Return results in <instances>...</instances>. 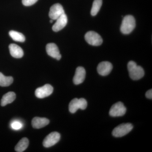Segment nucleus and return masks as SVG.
I'll return each mask as SVG.
<instances>
[{
  "label": "nucleus",
  "mask_w": 152,
  "mask_h": 152,
  "mask_svg": "<svg viewBox=\"0 0 152 152\" xmlns=\"http://www.w3.org/2000/svg\"><path fill=\"white\" fill-rule=\"evenodd\" d=\"M127 67L130 77L133 80H139L144 77L145 72L143 69L140 66L137 65L135 62L133 61L129 62Z\"/></svg>",
  "instance_id": "nucleus-1"
},
{
  "label": "nucleus",
  "mask_w": 152,
  "mask_h": 152,
  "mask_svg": "<svg viewBox=\"0 0 152 152\" xmlns=\"http://www.w3.org/2000/svg\"><path fill=\"white\" fill-rule=\"evenodd\" d=\"M136 21L134 17L132 15L126 16L124 18L121 26V31L123 34H128L135 28Z\"/></svg>",
  "instance_id": "nucleus-2"
},
{
  "label": "nucleus",
  "mask_w": 152,
  "mask_h": 152,
  "mask_svg": "<svg viewBox=\"0 0 152 152\" xmlns=\"http://www.w3.org/2000/svg\"><path fill=\"white\" fill-rule=\"evenodd\" d=\"M133 128V126L131 123L121 124L114 129L112 134L115 137H121L127 134Z\"/></svg>",
  "instance_id": "nucleus-3"
},
{
  "label": "nucleus",
  "mask_w": 152,
  "mask_h": 152,
  "mask_svg": "<svg viewBox=\"0 0 152 152\" xmlns=\"http://www.w3.org/2000/svg\"><path fill=\"white\" fill-rule=\"evenodd\" d=\"M85 39L91 45L98 46L100 45L103 42V40L98 33L93 31L87 32L85 36Z\"/></svg>",
  "instance_id": "nucleus-4"
},
{
  "label": "nucleus",
  "mask_w": 152,
  "mask_h": 152,
  "mask_svg": "<svg viewBox=\"0 0 152 152\" xmlns=\"http://www.w3.org/2000/svg\"><path fill=\"white\" fill-rule=\"evenodd\" d=\"M126 112V108L121 102H118L112 106L109 114L112 117H121L124 116Z\"/></svg>",
  "instance_id": "nucleus-5"
},
{
  "label": "nucleus",
  "mask_w": 152,
  "mask_h": 152,
  "mask_svg": "<svg viewBox=\"0 0 152 152\" xmlns=\"http://www.w3.org/2000/svg\"><path fill=\"white\" fill-rule=\"evenodd\" d=\"M61 135L59 133L57 132H53L50 133L44 139L43 145L45 148H50L54 145L59 141Z\"/></svg>",
  "instance_id": "nucleus-6"
},
{
  "label": "nucleus",
  "mask_w": 152,
  "mask_h": 152,
  "mask_svg": "<svg viewBox=\"0 0 152 152\" xmlns=\"http://www.w3.org/2000/svg\"><path fill=\"white\" fill-rule=\"evenodd\" d=\"M64 14L65 12L62 6L60 4H56L51 7L49 16L52 20H56Z\"/></svg>",
  "instance_id": "nucleus-7"
},
{
  "label": "nucleus",
  "mask_w": 152,
  "mask_h": 152,
  "mask_svg": "<svg viewBox=\"0 0 152 152\" xmlns=\"http://www.w3.org/2000/svg\"><path fill=\"white\" fill-rule=\"evenodd\" d=\"M53 91V88L50 84H46L36 89L35 95L39 99H43L50 96Z\"/></svg>",
  "instance_id": "nucleus-8"
},
{
  "label": "nucleus",
  "mask_w": 152,
  "mask_h": 152,
  "mask_svg": "<svg viewBox=\"0 0 152 152\" xmlns=\"http://www.w3.org/2000/svg\"><path fill=\"white\" fill-rule=\"evenodd\" d=\"M113 66L111 63L108 61H103L99 64L97 66L98 73L101 75H108L113 69Z\"/></svg>",
  "instance_id": "nucleus-9"
},
{
  "label": "nucleus",
  "mask_w": 152,
  "mask_h": 152,
  "mask_svg": "<svg viewBox=\"0 0 152 152\" xmlns=\"http://www.w3.org/2000/svg\"><path fill=\"white\" fill-rule=\"evenodd\" d=\"M86 76V72L84 68L81 66L77 68L73 78L74 83L76 85L81 84L85 80Z\"/></svg>",
  "instance_id": "nucleus-10"
},
{
  "label": "nucleus",
  "mask_w": 152,
  "mask_h": 152,
  "mask_svg": "<svg viewBox=\"0 0 152 152\" xmlns=\"http://www.w3.org/2000/svg\"><path fill=\"white\" fill-rule=\"evenodd\" d=\"M67 22L68 19L65 13L63 14L57 19L56 21L52 28L53 31L55 32H58L63 29L67 25Z\"/></svg>",
  "instance_id": "nucleus-11"
},
{
  "label": "nucleus",
  "mask_w": 152,
  "mask_h": 152,
  "mask_svg": "<svg viewBox=\"0 0 152 152\" xmlns=\"http://www.w3.org/2000/svg\"><path fill=\"white\" fill-rule=\"evenodd\" d=\"M9 50L11 56L16 58H20L24 55L23 49L18 45L15 44H11L9 45Z\"/></svg>",
  "instance_id": "nucleus-12"
},
{
  "label": "nucleus",
  "mask_w": 152,
  "mask_h": 152,
  "mask_svg": "<svg viewBox=\"0 0 152 152\" xmlns=\"http://www.w3.org/2000/svg\"><path fill=\"white\" fill-rule=\"evenodd\" d=\"M50 121L46 118L35 117L32 121V125L34 129H39L48 125Z\"/></svg>",
  "instance_id": "nucleus-13"
},
{
  "label": "nucleus",
  "mask_w": 152,
  "mask_h": 152,
  "mask_svg": "<svg viewBox=\"0 0 152 152\" xmlns=\"http://www.w3.org/2000/svg\"><path fill=\"white\" fill-rule=\"evenodd\" d=\"M46 49L48 54L54 58H56L60 54L58 48L54 43L48 44L46 47Z\"/></svg>",
  "instance_id": "nucleus-14"
},
{
  "label": "nucleus",
  "mask_w": 152,
  "mask_h": 152,
  "mask_svg": "<svg viewBox=\"0 0 152 152\" xmlns=\"http://www.w3.org/2000/svg\"><path fill=\"white\" fill-rule=\"evenodd\" d=\"M16 99V94L13 92H9L3 96L1 100V105L2 107L13 102Z\"/></svg>",
  "instance_id": "nucleus-15"
},
{
  "label": "nucleus",
  "mask_w": 152,
  "mask_h": 152,
  "mask_svg": "<svg viewBox=\"0 0 152 152\" xmlns=\"http://www.w3.org/2000/svg\"><path fill=\"white\" fill-rule=\"evenodd\" d=\"M28 145V140L26 137L23 138L17 144L15 147V150L18 152H23L27 148Z\"/></svg>",
  "instance_id": "nucleus-16"
},
{
  "label": "nucleus",
  "mask_w": 152,
  "mask_h": 152,
  "mask_svg": "<svg viewBox=\"0 0 152 152\" xmlns=\"http://www.w3.org/2000/svg\"><path fill=\"white\" fill-rule=\"evenodd\" d=\"M13 82L12 77H7L0 72V86L7 87L10 86Z\"/></svg>",
  "instance_id": "nucleus-17"
},
{
  "label": "nucleus",
  "mask_w": 152,
  "mask_h": 152,
  "mask_svg": "<svg viewBox=\"0 0 152 152\" xmlns=\"http://www.w3.org/2000/svg\"><path fill=\"white\" fill-rule=\"evenodd\" d=\"M9 35L13 40L16 42H24L26 38L25 36L22 33L16 31H11L9 32Z\"/></svg>",
  "instance_id": "nucleus-18"
},
{
  "label": "nucleus",
  "mask_w": 152,
  "mask_h": 152,
  "mask_svg": "<svg viewBox=\"0 0 152 152\" xmlns=\"http://www.w3.org/2000/svg\"><path fill=\"white\" fill-rule=\"evenodd\" d=\"M69 110L72 113H75L80 109V103L79 99L75 98L72 100L69 104Z\"/></svg>",
  "instance_id": "nucleus-19"
},
{
  "label": "nucleus",
  "mask_w": 152,
  "mask_h": 152,
  "mask_svg": "<svg viewBox=\"0 0 152 152\" xmlns=\"http://www.w3.org/2000/svg\"><path fill=\"white\" fill-rule=\"evenodd\" d=\"M102 4V0H94L93 2L91 10V15L93 16H96L100 10Z\"/></svg>",
  "instance_id": "nucleus-20"
},
{
  "label": "nucleus",
  "mask_w": 152,
  "mask_h": 152,
  "mask_svg": "<svg viewBox=\"0 0 152 152\" xmlns=\"http://www.w3.org/2000/svg\"><path fill=\"white\" fill-rule=\"evenodd\" d=\"M80 103V109L84 110L87 107V102L84 98H80L79 99Z\"/></svg>",
  "instance_id": "nucleus-21"
},
{
  "label": "nucleus",
  "mask_w": 152,
  "mask_h": 152,
  "mask_svg": "<svg viewBox=\"0 0 152 152\" xmlns=\"http://www.w3.org/2000/svg\"><path fill=\"white\" fill-rule=\"evenodd\" d=\"M38 0H22V3L25 6H31L35 4Z\"/></svg>",
  "instance_id": "nucleus-22"
},
{
  "label": "nucleus",
  "mask_w": 152,
  "mask_h": 152,
  "mask_svg": "<svg viewBox=\"0 0 152 152\" xmlns=\"http://www.w3.org/2000/svg\"><path fill=\"white\" fill-rule=\"evenodd\" d=\"M11 126L14 129L19 130L22 127V124L19 122L15 121L12 123Z\"/></svg>",
  "instance_id": "nucleus-23"
},
{
  "label": "nucleus",
  "mask_w": 152,
  "mask_h": 152,
  "mask_svg": "<svg viewBox=\"0 0 152 152\" xmlns=\"http://www.w3.org/2000/svg\"><path fill=\"white\" fill-rule=\"evenodd\" d=\"M146 97L148 99H152V90L150 89L148 90L145 94Z\"/></svg>",
  "instance_id": "nucleus-24"
},
{
  "label": "nucleus",
  "mask_w": 152,
  "mask_h": 152,
  "mask_svg": "<svg viewBox=\"0 0 152 152\" xmlns=\"http://www.w3.org/2000/svg\"><path fill=\"white\" fill-rule=\"evenodd\" d=\"M61 55L60 54L56 58V59L57 60H58V61H59V60L61 59Z\"/></svg>",
  "instance_id": "nucleus-25"
},
{
  "label": "nucleus",
  "mask_w": 152,
  "mask_h": 152,
  "mask_svg": "<svg viewBox=\"0 0 152 152\" xmlns=\"http://www.w3.org/2000/svg\"><path fill=\"white\" fill-rule=\"evenodd\" d=\"M50 23H53V20L51 19L50 20Z\"/></svg>",
  "instance_id": "nucleus-26"
}]
</instances>
